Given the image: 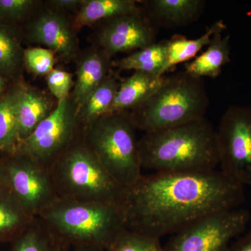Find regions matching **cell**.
<instances>
[{"instance_id":"obj_31","label":"cell","mask_w":251,"mask_h":251,"mask_svg":"<svg viewBox=\"0 0 251 251\" xmlns=\"http://www.w3.org/2000/svg\"><path fill=\"white\" fill-rule=\"evenodd\" d=\"M10 190L9 178L4 159L0 160V193Z\"/></svg>"},{"instance_id":"obj_33","label":"cell","mask_w":251,"mask_h":251,"mask_svg":"<svg viewBox=\"0 0 251 251\" xmlns=\"http://www.w3.org/2000/svg\"><path fill=\"white\" fill-rule=\"evenodd\" d=\"M73 251H105L103 249L94 247H89V246H79V247H74Z\"/></svg>"},{"instance_id":"obj_22","label":"cell","mask_w":251,"mask_h":251,"mask_svg":"<svg viewBox=\"0 0 251 251\" xmlns=\"http://www.w3.org/2000/svg\"><path fill=\"white\" fill-rule=\"evenodd\" d=\"M34 219L10 190L0 193V242H12Z\"/></svg>"},{"instance_id":"obj_11","label":"cell","mask_w":251,"mask_h":251,"mask_svg":"<svg viewBox=\"0 0 251 251\" xmlns=\"http://www.w3.org/2000/svg\"><path fill=\"white\" fill-rule=\"evenodd\" d=\"M158 27L145 10L106 20L99 35L108 56L144 49L156 43Z\"/></svg>"},{"instance_id":"obj_18","label":"cell","mask_w":251,"mask_h":251,"mask_svg":"<svg viewBox=\"0 0 251 251\" xmlns=\"http://www.w3.org/2000/svg\"><path fill=\"white\" fill-rule=\"evenodd\" d=\"M224 21L213 23L206 29L205 32L194 39H188L186 36L176 34L170 40H167V59L160 75H166L171 69L181 63H186L192 60L198 52L209 45L213 34L218 29L224 26Z\"/></svg>"},{"instance_id":"obj_34","label":"cell","mask_w":251,"mask_h":251,"mask_svg":"<svg viewBox=\"0 0 251 251\" xmlns=\"http://www.w3.org/2000/svg\"><path fill=\"white\" fill-rule=\"evenodd\" d=\"M5 88H6V80L2 75L0 74V99H1V95H2L3 92H4Z\"/></svg>"},{"instance_id":"obj_32","label":"cell","mask_w":251,"mask_h":251,"mask_svg":"<svg viewBox=\"0 0 251 251\" xmlns=\"http://www.w3.org/2000/svg\"><path fill=\"white\" fill-rule=\"evenodd\" d=\"M50 2L59 9H74L82 4V1L79 0H53Z\"/></svg>"},{"instance_id":"obj_12","label":"cell","mask_w":251,"mask_h":251,"mask_svg":"<svg viewBox=\"0 0 251 251\" xmlns=\"http://www.w3.org/2000/svg\"><path fill=\"white\" fill-rule=\"evenodd\" d=\"M30 36L64 58H72L75 54L76 39L67 18L59 13L49 11L39 16L31 25Z\"/></svg>"},{"instance_id":"obj_30","label":"cell","mask_w":251,"mask_h":251,"mask_svg":"<svg viewBox=\"0 0 251 251\" xmlns=\"http://www.w3.org/2000/svg\"><path fill=\"white\" fill-rule=\"evenodd\" d=\"M225 251H251V229L245 236L229 245Z\"/></svg>"},{"instance_id":"obj_17","label":"cell","mask_w":251,"mask_h":251,"mask_svg":"<svg viewBox=\"0 0 251 251\" xmlns=\"http://www.w3.org/2000/svg\"><path fill=\"white\" fill-rule=\"evenodd\" d=\"M107 54L97 51L89 52L81 59L77 69L76 81L74 87V103L82 108L91 94L111 74Z\"/></svg>"},{"instance_id":"obj_15","label":"cell","mask_w":251,"mask_h":251,"mask_svg":"<svg viewBox=\"0 0 251 251\" xmlns=\"http://www.w3.org/2000/svg\"><path fill=\"white\" fill-rule=\"evenodd\" d=\"M16 110L21 143L53 110L50 100L33 87L21 86L16 89Z\"/></svg>"},{"instance_id":"obj_21","label":"cell","mask_w":251,"mask_h":251,"mask_svg":"<svg viewBox=\"0 0 251 251\" xmlns=\"http://www.w3.org/2000/svg\"><path fill=\"white\" fill-rule=\"evenodd\" d=\"M167 59V40L158 41L114 61L112 66L120 70H134L160 75Z\"/></svg>"},{"instance_id":"obj_1","label":"cell","mask_w":251,"mask_h":251,"mask_svg":"<svg viewBox=\"0 0 251 251\" xmlns=\"http://www.w3.org/2000/svg\"><path fill=\"white\" fill-rule=\"evenodd\" d=\"M245 199L244 186L221 171L154 173L126 191L124 209L127 229L160 239Z\"/></svg>"},{"instance_id":"obj_16","label":"cell","mask_w":251,"mask_h":251,"mask_svg":"<svg viewBox=\"0 0 251 251\" xmlns=\"http://www.w3.org/2000/svg\"><path fill=\"white\" fill-rule=\"evenodd\" d=\"M226 28V25H224L214 32L204 52L185 63V72L198 78L219 76L222 68L230 62L229 36H223Z\"/></svg>"},{"instance_id":"obj_24","label":"cell","mask_w":251,"mask_h":251,"mask_svg":"<svg viewBox=\"0 0 251 251\" xmlns=\"http://www.w3.org/2000/svg\"><path fill=\"white\" fill-rule=\"evenodd\" d=\"M120 82L112 73L91 94L78 110L80 120L86 126L105 115L113 102Z\"/></svg>"},{"instance_id":"obj_10","label":"cell","mask_w":251,"mask_h":251,"mask_svg":"<svg viewBox=\"0 0 251 251\" xmlns=\"http://www.w3.org/2000/svg\"><path fill=\"white\" fill-rule=\"evenodd\" d=\"M77 113L68 99L58 101L49 116L21 143L17 151L49 168L75 140Z\"/></svg>"},{"instance_id":"obj_27","label":"cell","mask_w":251,"mask_h":251,"mask_svg":"<svg viewBox=\"0 0 251 251\" xmlns=\"http://www.w3.org/2000/svg\"><path fill=\"white\" fill-rule=\"evenodd\" d=\"M23 59L28 69L39 75H47L53 70L55 63L53 51L42 48L25 50Z\"/></svg>"},{"instance_id":"obj_5","label":"cell","mask_w":251,"mask_h":251,"mask_svg":"<svg viewBox=\"0 0 251 251\" xmlns=\"http://www.w3.org/2000/svg\"><path fill=\"white\" fill-rule=\"evenodd\" d=\"M59 198L115 203L126 191L112 177L84 140H75L49 168Z\"/></svg>"},{"instance_id":"obj_3","label":"cell","mask_w":251,"mask_h":251,"mask_svg":"<svg viewBox=\"0 0 251 251\" xmlns=\"http://www.w3.org/2000/svg\"><path fill=\"white\" fill-rule=\"evenodd\" d=\"M39 219L71 247L106 251L127 229L124 206L115 203L59 198Z\"/></svg>"},{"instance_id":"obj_29","label":"cell","mask_w":251,"mask_h":251,"mask_svg":"<svg viewBox=\"0 0 251 251\" xmlns=\"http://www.w3.org/2000/svg\"><path fill=\"white\" fill-rule=\"evenodd\" d=\"M34 3L31 0H0V19H20L31 9Z\"/></svg>"},{"instance_id":"obj_4","label":"cell","mask_w":251,"mask_h":251,"mask_svg":"<svg viewBox=\"0 0 251 251\" xmlns=\"http://www.w3.org/2000/svg\"><path fill=\"white\" fill-rule=\"evenodd\" d=\"M209 105L203 78L184 70L166 75L156 92L128 115L137 128L149 133L204 118Z\"/></svg>"},{"instance_id":"obj_9","label":"cell","mask_w":251,"mask_h":251,"mask_svg":"<svg viewBox=\"0 0 251 251\" xmlns=\"http://www.w3.org/2000/svg\"><path fill=\"white\" fill-rule=\"evenodd\" d=\"M11 192L31 218H39L59 197L49 168L18 152L4 158Z\"/></svg>"},{"instance_id":"obj_8","label":"cell","mask_w":251,"mask_h":251,"mask_svg":"<svg viewBox=\"0 0 251 251\" xmlns=\"http://www.w3.org/2000/svg\"><path fill=\"white\" fill-rule=\"evenodd\" d=\"M216 132L221 171L251 186V105L229 106Z\"/></svg>"},{"instance_id":"obj_28","label":"cell","mask_w":251,"mask_h":251,"mask_svg":"<svg viewBox=\"0 0 251 251\" xmlns=\"http://www.w3.org/2000/svg\"><path fill=\"white\" fill-rule=\"evenodd\" d=\"M47 84L50 92L58 101L65 100L72 87V75L61 69H54L47 75Z\"/></svg>"},{"instance_id":"obj_23","label":"cell","mask_w":251,"mask_h":251,"mask_svg":"<svg viewBox=\"0 0 251 251\" xmlns=\"http://www.w3.org/2000/svg\"><path fill=\"white\" fill-rule=\"evenodd\" d=\"M16 99V89L0 99V151L7 156L16 153L21 144Z\"/></svg>"},{"instance_id":"obj_13","label":"cell","mask_w":251,"mask_h":251,"mask_svg":"<svg viewBox=\"0 0 251 251\" xmlns=\"http://www.w3.org/2000/svg\"><path fill=\"white\" fill-rule=\"evenodd\" d=\"M144 10L157 27L175 28L189 25L201 17L206 1L203 0H149Z\"/></svg>"},{"instance_id":"obj_2","label":"cell","mask_w":251,"mask_h":251,"mask_svg":"<svg viewBox=\"0 0 251 251\" xmlns=\"http://www.w3.org/2000/svg\"><path fill=\"white\" fill-rule=\"evenodd\" d=\"M144 169L155 173H201L220 164L217 132L206 117L145 133L139 140Z\"/></svg>"},{"instance_id":"obj_7","label":"cell","mask_w":251,"mask_h":251,"mask_svg":"<svg viewBox=\"0 0 251 251\" xmlns=\"http://www.w3.org/2000/svg\"><path fill=\"white\" fill-rule=\"evenodd\" d=\"M250 219L247 209L239 208L214 213L175 232L163 251H225Z\"/></svg>"},{"instance_id":"obj_26","label":"cell","mask_w":251,"mask_h":251,"mask_svg":"<svg viewBox=\"0 0 251 251\" xmlns=\"http://www.w3.org/2000/svg\"><path fill=\"white\" fill-rule=\"evenodd\" d=\"M106 251H163L160 239L126 229Z\"/></svg>"},{"instance_id":"obj_25","label":"cell","mask_w":251,"mask_h":251,"mask_svg":"<svg viewBox=\"0 0 251 251\" xmlns=\"http://www.w3.org/2000/svg\"><path fill=\"white\" fill-rule=\"evenodd\" d=\"M24 51L14 31L0 23V74L13 77L21 67Z\"/></svg>"},{"instance_id":"obj_19","label":"cell","mask_w":251,"mask_h":251,"mask_svg":"<svg viewBox=\"0 0 251 251\" xmlns=\"http://www.w3.org/2000/svg\"><path fill=\"white\" fill-rule=\"evenodd\" d=\"M70 248L39 218H36L12 241L10 251H69Z\"/></svg>"},{"instance_id":"obj_6","label":"cell","mask_w":251,"mask_h":251,"mask_svg":"<svg viewBox=\"0 0 251 251\" xmlns=\"http://www.w3.org/2000/svg\"><path fill=\"white\" fill-rule=\"evenodd\" d=\"M136 128L126 112L104 115L85 126L86 145L125 191L143 175Z\"/></svg>"},{"instance_id":"obj_14","label":"cell","mask_w":251,"mask_h":251,"mask_svg":"<svg viewBox=\"0 0 251 251\" xmlns=\"http://www.w3.org/2000/svg\"><path fill=\"white\" fill-rule=\"evenodd\" d=\"M166 75L135 72L120 82L113 102L105 115L133 109L150 98L164 82ZM104 116V115H103Z\"/></svg>"},{"instance_id":"obj_20","label":"cell","mask_w":251,"mask_h":251,"mask_svg":"<svg viewBox=\"0 0 251 251\" xmlns=\"http://www.w3.org/2000/svg\"><path fill=\"white\" fill-rule=\"evenodd\" d=\"M133 0H86L74 21V27L81 28L100 20L136 12L141 9Z\"/></svg>"}]
</instances>
